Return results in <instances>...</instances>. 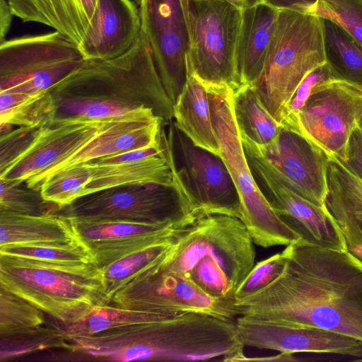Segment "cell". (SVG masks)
<instances>
[{"instance_id": "cell-26", "label": "cell", "mask_w": 362, "mask_h": 362, "mask_svg": "<svg viewBox=\"0 0 362 362\" xmlns=\"http://www.w3.org/2000/svg\"><path fill=\"white\" fill-rule=\"evenodd\" d=\"M186 63V82L173 105L175 127L194 146L220 156L208 91L192 72L187 59Z\"/></svg>"}, {"instance_id": "cell-7", "label": "cell", "mask_w": 362, "mask_h": 362, "mask_svg": "<svg viewBox=\"0 0 362 362\" xmlns=\"http://www.w3.org/2000/svg\"><path fill=\"white\" fill-rule=\"evenodd\" d=\"M206 88L220 156L238 191L240 220L254 243L266 248L298 242L300 237L276 214L255 180L234 115L233 90L228 87Z\"/></svg>"}, {"instance_id": "cell-23", "label": "cell", "mask_w": 362, "mask_h": 362, "mask_svg": "<svg viewBox=\"0 0 362 362\" xmlns=\"http://www.w3.org/2000/svg\"><path fill=\"white\" fill-rule=\"evenodd\" d=\"M279 8L264 1L243 9L238 50L239 85L255 86L264 72Z\"/></svg>"}, {"instance_id": "cell-22", "label": "cell", "mask_w": 362, "mask_h": 362, "mask_svg": "<svg viewBox=\"0 0 362 362\" xmlns=\"http://www.w3.org/2000/svg\"><path fill=\"white\" fill-rule=\"evenodd\" d=\"M325 207L341 230L347 251L362 263V180L329 156Z\"/></svg>"}, {"instance_id": "cell-41", "label": "cell", "mask_w": 362, "mask_h": 362, "mask_svg": "<svg viewBox=\"0 0 362 362\" xmlns=\"http://www.w3.org/2000/svg\"><path fill=\"white\" fill-rule=\"evenodd\" d=\"M354 175L362 180V129L358 126L352 132L348 148V159L343 163Z\"/></svg>"}, {"instance_id": "cell-9", "label": "cell", "mask_w": 362, "mask_h": 362, "mask_svg": "<svg viewBox=\"0 0 362 362\" xmlns=\"http://www.w3.org/2000/svg\"><path fill=\"white\" fill-rule=\"evenodd\" d=\"M84 61L78 45L56 30L5 40L0 43V90L48 92Z\"/></svg>"}, {"instance_id": "cell-29", "label": "cell", "mask_w": 362, "mask_h": 362, "mask_svg": "<svg viewBox=\"0 0 362 362\" xmlns=\"http://www.w3.org/2000/svg\"><path fill=\"white\" fill-rule=\"evenodd\" d=\"M323 20L326 62L333 78L362 88V47L339 25Z\"/></svg>"}, {"instance_id": "cell-8", "label": "cell", "mask_w": 362, "mask_h": 362, "mask_svg": "<svg viewBox=\"0 0 362 362\" xmlns=\"http://www.w3.org/2000/svg\"><path fill=\"white\" fill-rule=\"evenodd\" d=\"M192 72L206 87H240L237 50L243 9L226 0H180Z\"/></svg>"}, {"instance_id": "cell-18", "label": "cell", "mask_w": 362, "mask_h": 362, "mask_svg": "<svg viewBox=\"0 0 362 362\" xmlns=\"http://www.w3.org/2000/svg\"><path fill=\"white\" fill-rule=\"evenodd\" d=\"M238 337L244 346L280 352H311L362 357V341L332 331L287 326L251 317L235 319Z\"/></svg>"}, {"instance_id": "cell-6", "label": "cell", "mask_w": 362, "mask_h": 362, "mask_svg": "<svg viewBox=\"0 0 362 362\" xmlns=\"http://www.w3.org/2000/svg\"><path fill=\"white\" fill-rule=\"evenodd\" d=\"M325 62L323 18L279 8L265 68L254 86L277 122L282 123L288 104L303 78Z\"/></svg>"}, {"instance_id": "cell-31", "label": "cell", "mask_w": 362, "mask_h": 362, "mask_svg": "<svg viewBox=\"0 0 362 362\" xmlns=\"http://www.w3.org/2000/svg\"><path fill=\"white\" fill-rule=\"evenodd\" d=\"M54 111L49 91L28 95L0 90V124L18 127L43 126L52 121Z\"/></svg>"}, {"instance_id": "cell-40", "label": "cell", "mask_w": 362, "mask_h": 362, "mask_svg": "<svg viewBox=\"0 0 362 362\" xmlns=\"http://www.w3.org/2000/svg\"><path fill=\"white\" fill-rule=\"evenodd\" d=\"M332 78H334L327 62L310 71L300 82L288 104L282 126L288 128L292 124L315 86Z\"/></svg>"}, {"instance_id": "cell-28", "label": "cell", "mask_w": 362, "mask_h": 362, "mask_svg": "<svg viewBox=\"0 0 362 362\" xmlns=\"http://www.w3.org/2000/svg\"><path fill=\"white\" fill-rule=\"evenodd\" d=\"M235 117L241 136L264 147L279 136L283 126L267 110L254 86H243L233 92Z\"/></svg>"}, {"instance_id": "cell-35", "label": "cell", "mask_w": 362, "mask_h": 362, "mask_svg": "<svg viewBox=\"0 0 362 362\" xmlns=\"http://www.w3.org/2000/svg\"><path fill=\"white\" fill-rule=\"evenodd\" d=\"M90 179L87 163L69 168L45 179L40 187L45 200L62 210L78 198L84 196Z\"/></svg>"}, {"instance_id": "cell-10", "label": "cell", "mask_w": 362, "mask_h": 362, "mask_svg": "<svg viewBox=\"0 0 362 362\" xmlns=\"http://www.w3.org/2000/svg\"><path fill=\"white\" fill-rule=\"evenodd\" d=\"M63 215L98 220L192 223L197 218L182 192L155 183L119 185L83 196Z\"/></svg>"}, {"instance_id": "cell-5", "label": "cell", "mask_w": 362, "mask_h": 362, "mask_svg": "<svg viewBox=\"0 0 362 362\" xmlns=\"http://www.w3.org/2000/svg\"><path fill=\"white\" fill-rule=\"evenodd\" d=\"M0 288L62 322L86 318L107 305L103 273L95 264H58L0 255Z\"/></svg>"}, {"instance_id": "cell-43", "label": "cell", "mask_w": 362, "mask_h": 362, "mask_svg": "<svg viewBox=\"0 0 362 362\" xmlns=\"http://www.w3.org/2000/svg\"><path fill=\"white\" fill-rule=\"evenodd\" d=\"M298 361L299 359L296 358L293 353L280 352L275 356L264 357H248L245 355L242 361L296 362Z\"/></svg>"}, {"instance_id": "cell-19", "label": "cell", "mask_w": 362, "mask_h": 362, "mask_svg": "<svg viewBox=\"0 0 362 362\" xmlns=\"http://www.w3.org/2000/svg\"><path fill=\"white\" fill-rule=\"evenodd\" d=\"M163 122L151 110L109 120L101 132L74 154L25 182L40 190L49 177L69 168L158 144L164 134Z\"/></svg>"}, {"instance_id": "cell-16", "label": "cell", "mask_w": 362, "mask_h": 362, "mask_svg": "<svg viewBox=\"0 0 362 362\" xmlns=\"http://www.w3.org/2000/svg\"><path fill=\"white\" fill-rule=\"evenodd\" d=\"M63 216L75 239L88 250L100 269L135 251L167 240L192 223L98 220Z\"/></svg>"}, {"instance_id": "cell-47", "label": "cell", "mask_w": 362, "mask_h": 362, "mask_svg": "<svg viewBox=\"0 0 362 362\" xmlns=\"http://www.w3.org/2000/svg\"><path fill=\"white\" fill-rule=\"evenodd\" d=\"M356 361H361L362 362V358L357 359V360H356Z\"/></svg>"}, {"instance_id": "cell-14", "label": "cell", "mask_w": 362, "mask_h": 362, "mask_svg": "<svg viewBox=\"0 0 362 362\" xmlns=\"http://www.w3.org/2000/svg\"><path fill=\"white\" fill-rule=\"evenodd\" d=\"M139 10L156 69L174 105L186 82L189 45L180 1L144 0Z\"/></svg>"}, {"instance_id": "cell-44", "label": "cell", "mask_w": 362, "mask_h": 362, "mask_svg": "<svg viewBox=\"0 0 362 362\" xmlns=\"http://www.w3.org/2000/svg\"><path fill=\"white\" fill-rule=\"evenodd\" d=\"M241 9L254 6L260 3L264 2L265 0H226Z\"/></svg>"}, {"instance_id": "cell-24", "label": "cell", "mask_w": 362, "mask_h": 362, "mask_svg": "<svg viewBox=\"0 0 362 362\" xmlns=\"http://www.w3.org/2000/svg\"><path fill=\"white\" fill-rule=\"evenodd\" d=\"M87 163L90 170V179L84 196L102 189L134 183H155L175 187L182 192L176 178L177 168L171 141L165 152L145 158L107 165Z\"/></svg>"}, {"instance_id": "cell-39", "label": "cell", "mask_w": 362, "mask_h": 362, "mask_svg": "<svg viewBox=\"0 0 362 362\" xmlns=\"http://www.w3.org/2000/svg\"><path fill=\"white\" fill-rule=\"evenodd\" d=\"M42 127H18L1 134L0 173L28 148Z\"/></svg>"}, {"instance_id": "cell-38", "label": "cell", "mask_w": 362, "mask_h": 362, "mask_svg": "<svg viewBox=\"0 0 362 362\" xmlns=\"http://www.w3.org/2000/svg\"><path fill=\"white\" fill-rule=\"evenodd\" d=\"M288 261L286 250L255 264L235 293V300L250 296L276 279L284 272Z\"/></svg>"}, {"instance_id": "cell-36", "label": "cell", "mask_w": 362, "mask_h": 362, "mask_svg": "<svg viewBox=\"0 0 362 362\" xmlns=\"http://www.w3.org/2000/svg\"><path fill=\"white\" fill-rule=\"evenodd\" d=\"M43 313L25 299L0 288V337L44 325Z\"/></svg>"}, {"instance_id": "cell-1", "label": "cell", "mask_w": 362, "mask_h": 362, "mask_svg": "<svg viewBox=\"0 0 362 362\" xmlns=\"http://www.w3.org/2000/svg\"><path fill=\"white\" fill-rule=\"evenodd\" d=\"M285 250L288 261L281 274L235 301L240 315L321 328L362 341V263L347 250L301 239Z\"/></svg>"}, {"instance_id": "cell-33", "label": "cell", "mask_w": 362, "mask_h": 362, "mask_svg": "<svg viewBox=\"0 0 362 362\" xmlns=\"http://www.w3.org/2000/svg\"><path fill=\"white\" fill-rule=\"evenodd\" d=\"M283 8L329 20L362 47V0H303L289 3Z\"/></svg>"}, {"instance_id": "cell-27", "label": "cell", "mask_w": 362, "mask_h": 362, "mask_svg": "<svg viewBox=\"0 0 362 362\" xmlns=\"http://www.w3.org/2000/svg\"><path fill=\"white\" fill-rule=\"evenodd\" d=\"M77 241L62 214H23L0 209V247Z\"/></svg>"}, {"instance_id": "cell-12", "label": "cell", "mask_w": 362, "mask_h": 362, "mask_svg": "<svg viewBox=\"0 0 362 362\" xmlns=\"http://www.w3.org/2000/svg\"><path fill=\"white\" fill-rule=\"evenodd\" d=\"M110 304L168 316L196 313L231 321L240 316L235 301L211 298L188 280L153 266L116 292Z\"/></svg>"}, {"instance_id": "cell-2", "label": "cell", "mask_w": 362, "mask_h": 362, "mask_svg": "<svg viewBox=\"0 0 362 362\" xmlns=\"http://www.w3.org/2000/svg\"><path fill=\"white\" fill-rule=\"evenodd\" d=\"M49 92L55 108L52 122L105 121L146 110H151L164 124L173 118V103L142 27L125 53L110 59L85 60Z\"/></svg>"}, {"instance_id": "cell-4", "label": "cell", "mask_w": 362, "mask_h": 362, "mask_svg": "<svg viewBox=\"0 0 362 362\" xmlns=\"http://www.w3.org/2000/svg\"><path fill=\"white\" fill-rule=\"evenodd\" d=\"M255 243L243 221L209 214L180 232L153 267L182 277L211 298L235 300V293L255 265Z\"/></svg>"}, {"instance_id": "cell-21", "label": "cell", "mask_w": 362, "mask_h": 362, "mask_svg": "<svg viewBox=\"0 0 362 362\" xmlns=\"http://www.w3.org/2000/svg\"><path fill=\"white\" fill-rule=\"evenodd\" d=\"M141 29L139 8L130 0H98L78 48L85 60H106L125 53Z\"/></svg>"}, {"instance_id": "cell-32", "label": "cell", "mask_w": 362, "mask_h": 362, "mask_svg": "<svg viewBox=\"0 0 362 362\" xmlns=\"http://www.w3.org/2000/svg\"><path fill=\"white\" fill-rule=\"evenodd\" d=\"M49 349L77 350L70 341L66 329L44 325L0 337L1 361Z\"/></svg>"}, {"instance_id": "cell-25", "label": "cell", "mask_w": 362, "mask_h": 362, "mask_svg": "<svg viewBox=\"0 0 362 362\" xmlns=\"http://www.w3.org/2000/svg\"><path fill=\"white\" fill-rule=\"evenodd\" d=\"M13 16L54 28L80 45L98 0H7Z\"/></svg>"}, {"instance_id": "cell-37", "label": "cell", "mask_w": 362, "mask_h": 362, "mask_svg": "<svg viewBox=\"0 0 362 362\" xmlns=\"http://www.w3.org/2000/svg\"><path fill=\"white\" fill-rule=\"evenodd\" d=\"M0 209L23 214L42 215L61 211L44 199L40 190L30 188L25 181L0 179Z\"/></svg>"}, {"instance_id": "cell-15", "label": "cell", "mask_w": 362, "mask_h": 362, "mask_svg": "<svg viewBox=\"0 0 362 362\" xmlns=\"http://www.w3.org/2000/svg\"><path fill=\"white\" fill-rule=\"evenodd\" d=\"M183 165L176 175L198 218L223 214L240 219V202L231 175L221 156L194 146L178 136Z\"/></svg>"}, {"instance_id": "cell-45", "label": "cell", "mask_w": 362, "mask_h": 362, "mask_svg": "<svg viewBox=\"0 0 362 362\" xmlns=\"http://www.w3.org/2000/svg\"><path fill=\"white\" fill-rule=\"evenodd\" d=\"M298 1H303V0H265V1L272 4L273 6L280 8L283 7L284 5L294 2Z\"/></svg>"}, {"instance_id": "cell-11", "label": "cell", "mask_w": 362, "mask_h": 362, "mask_svg": "<svg viewBox=\"0 0 362 362\" xmlns=\"http://www.w3.org/2000/svg\"><path fill=\"white\" fill-rule=\"evenodd\" d=\"M362 120V88L332 78L315 86L287 129L342 163L348 159L350 137ZM286 128V127H285Z\"/></svg>"}, {"instance_id": "cell-30", "label": "cell", "mask_w": 362, "mask_h": 362, "mask_svg": "<svg viewBox=\"0 0 362 362\" xmlns=\"http://www.w3.org/2000/svg\"><path fill=\"white\" fill-rule=\"evenodd\" d=\"M177 235L163 242L135 251L101 268L107 305L116 292L165 255L173 245Z\"/></svg>"}, {"instance_id": "cell-3", "label": "cell", "mask_w": 362, "mask_h": 362, "mask_svg": "<svg viewBox=\"0 0 362 362\" xmlns=\"http://www.w3.org/2000/svg\"><path fill=\"white\" fill-rule=\"evenodd\" d=\"M66 331L77 350L114 361H203L212 344L211 325L202 314L168 316L111 304L96 306Z\"/></svg>"}, {"instance_id": "cell-20", "label": "cell", "mask_w": 362, "mask_h": 362, "mask_svg": "<svg viewBox=\"0 0 362 362\" xmlns=\"http://www.w3.org/2000/svg\"><path fill=\"white\" fill-rule=\"evenodd\" d=\"M108 121L74 119L42 126L28 148L0 173V179L26 181L42 174L74 154Z\"/></svg>"}, {"instance_id": "cell-46", "label": "cell", "mask_w": 362, "mask_h": 362, "mask_svg": "<svg viewBox=\"0 0 362 362\" xmlns=\"http://www.w3.org/2000/svg\"><path fill=\"white\" fill-rule=\"evenodd\" d=\"M144 0H136V3L138 4H141L142 1H144Z\"/></svg>"}, {"instance_id": "cell-48", "label": "cell", "mask_w": 362, "mask_h": 362, "mask_svg": "<svg viewBox=\"0 0 362 362\" xmlns=\"http://www.w3.org/2000/svg\"><path fill=\"white\" fill-rule=\"evenodd\" d=\"M360 126H361V129H362V120H361V122Z\"/></svg>"}, {"instance_id": "cell-13", "label": "cell", "mask_w": 362, "mask_h": 362, "mask_svg": "<svg viewBox=\"0 0 362 362\" xmlns=\"http://www.w3.org/2000/svg\"><path fill=\"white\" fill-rule=\"evenodd\" d=\"M241 140L252 173L282 220L307 243L347 250L344 237L325 205L316 206L291 189L277 176L257 146L245 136H241Z\"/></svg>"}, {"instance_id": "cell-17", "label": "cell", "mask_w": 362, "mask_h": 362, "mask_svg": "<svg viewBox=\"0 0 362 362\" xmlns=\"http://www.w3.org/2000/svg\"><path fill=\"white\" fill-rule=\"evenodd\" d=\"M256 146L285 185L313 204L325 206L329 155L299 133L284 127L271 144Z\"/></svg>"}, {"instance_id": "cell-34", "label": "cell", "mask_w": 362, "mask_h": 362, "mask_svg": "<svg viewBox=\"0 0 362 362\" xmlns=\"http://www.w3.org/2000/svg\"><path fill=\"white\" fill-rule=\"evenodd\" d=\"M0 255L58 264H95L90 253L78 241L7 245L0 247Z\"/></svg>"}, {"instance_id": "cell-42", "label": "cell", "mask_w": 362, "mask_h": 362, "mask_svg": "<svg viewBox=\"0 0 362 362\" xmlns=\"http://www.w3.org/2000/svg\"><path fill=\"white\" fill-rule=\"evenodd\" d=\"M13 14L8 1L0 0V43L6 40V36L10 29Z\"/></svg>"}]
</instances>
